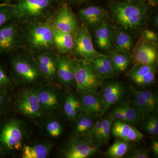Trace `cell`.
<instances>
[{
    "label": "cell",
    "instance_id": "ee69618b",
    "mask_svg": "<svg viewBox=\"0 0 158 158\" xmlns=\"http://www.w3.org/2000/svg\"><path fill=\"white\" fill-rule=\"evenodd\" d=\"M18 0H0V3H11L16 2Z\"/></svg>",
    "mask_w": 158,
    "mask_h": 158
},
{
    "label": "cell",
    "instance_id": "60d3db41",
    "mask_svg": "<svg viewBox=\"0 0 158 158\" xmlns=\"http://www.w3.org/2000/svg\"><path fill=\"white\" fill-rule=\"evenodd\" d=\"M69 2L72 4H76V5H80L87 2L90 0H67Z\"/></svg>",
    "mask_w": 158,
    "mask_h": 158
},
{
    "label": "cell",
    "instance_id": "52a82bcc",
    "mask_svg": "<svg viewBox=\"0 0 158 158\" xmlns=\"http://www.w3.org/2000/svg\"><path fill=\"white\" fill-rule=\"evenodd\" d=\"M73 50L78 56L87 61L104 55L94 48L88 27L84 23L79 28L76 34Z\"/></svg>",
    "mask_w": 158,
    "mask_h": 158
},
{
    "label": "cell",
    "instance_id": "277c9868",
    "mask_svg": "<svg viewBox=\"0 0 158 158\" xmlns=\"http://www.w3.org/2000/svg\"><path fill=\"white\" fill-rule=\"evenodd\" d=\"M25 34L27 45L33 50L48 51L54 46L53 29L50 22L30 21Z\"/></svg>",
    "mask_w": 158,
    "mask_h": 158
},
{
    "label": "cell",
    "instance_id": "1f68e13d",
    "mask_svg": "<svg viewBox=\"0 0 158 158\" xmlns=\"http://www.w3.org/2000/svg\"><path fill=\"white\" fill-rule=\"evenodd\" d=\"M102 129L99 141L104 144H107L110 140L112 125L115 120L111 116H108L102 118Z\"/></svg>",
    "mask_w": 158,
    "mask_h": 158
},
{
    "label": "cell",
    "instance_id": "5bb4252c",
    "mask_svg": "<svg viewBox=\"0 0 158 158\" xmlns=\"http://www.w3.org/2000/svg\"><path fill=\"white\" fill-rule=\"evenodd\" d=\"M111 132L113 136L127 142H138L144 135L135 127L126 122L115 120L112 125Z\"/></svg>",
    "mask_w": 158,
    "mask_h": 158
},
{
    "label": "cell",
    "instance_id": "d590c367",
    "mask_svg": "<svg viewBox=\"0 0 158 158\" xmlns=\"http://www.w3.org/2000/svg\"><path fill=\"white\" fill-rule=\"evenodd\" d=\"M141 38L148 42L156 43L158 41V35L154 31L146 29L143 31Z\"/></svg>",
    "mask_w": 158,
    "mask_h": 158
},
{
    "label": "cell",
    "instance_id": "d4e9b609",
    "mask_svg": "<svg viewBox=\"0 0 158 158\" xmlns=\"http://www.w3.org/2000/svg\"><path fill=\"white\" fill-rule=\"evenodd\" d=\"M50 152L49 148L43 144L25 146L23 148V158H45Z\"/></svg>",
    "mask_w": 158,
    "mask_h": 158
},
{
    "label": "cell",
    "instance_id": "7c38bea8",
    "mask_svg": "<svg viewBox=\"0 0 158 158\" xmlns=\"http://www.w3.org/2000/svg\"><path fill=\"white\" fill-rule=\"evenodd\" d=\"M23 135L19 123L12 120L5 125L0 133V141L9 148H19L21 145Z\"/></svg>",
    "mask_w": 158,
    "mask_h": 158
},
{
    "label": "cell",
    "instance_id": "4fadbf2b",
    "mask_svg": "<svg viewBox=\"0 0 158 158\" xmlns=\"http://www.w3.org/2000/svg\"><path fill=\"white\" fill-rule=\"evenodd\" d=\"M124 94V87L119 82H110L103 86L101 96L103 107V115L111 107L121 102Z\"/></svg>",
    "mask_w": 158,
    "mask_h": 158
},
{
    "label": "cell",
    "instance_id": "e0dca14e",
    "mask_svg": "<svg viewBox=\"0 0 158 158\" xmlns=\"http://www.w3.org/2000/svg\"><path fill=\"white\" fill-rule=\"evenodd\" d=\"M107 12L102 7L98 6H88L80 9L78 16L86 26L96 27L106 21Z\"/></svg>",
    "mask_w": 158,
    "mask_h": 158
},
{
    "label": "cell",
    "instance_id": "f546056e",
    "mask_svg": "<svg viewBox=\"0 0 158 158\" xmlns=\"http://www.w3.org/2000/svg\"><path fill=\"white\" fill-rule=\"evenodd\" d=\"M115 70L118 72H123L128 68L131 62L129 55L113 51L110 56Z\"/></svg>",
    "mask_w": 158,
    "mask_h": 158
},
{
    "label": "cell",
    "instance_id": "74e56055",
    "mask_svg": "<svg viewBox=\"0 0 158 158\" xmlns=\"http://www.w3.org/2000/svg\"><path fill=\"white\" fill-rule=\"evenodd\" d=\"M149 122L151 125L156 135H158V117L156 115L149 116L146 119Z\"/></svg>",
    "mask_w": 158,
    "mask_h": 158
},
{
    "label": "cell",
    "instance_id": "8992f818",
    "mask_svg": "<svg viewBox=\"0 0 158 158\" xmlns=\"http://www.w3.org/2000/svg\"><path fill=\"white\" fill-rule=\"evenodd\" d=\"M85 136L71 141L64 152L66 158H86L96 154L99 150L101 142Z\"/></svg>",
    "mask_w": 158,
    "mask_h": 158
},
{
    "label": "cell",
    "instance_id": "484cf974",
    "mask_svg": "<svg viewBox=\"0 0 158 158\" xmlns=\"http://www.w3.org/2000/svg\"><path fill=\"white\" fill-rule=\"evenodd\" d=\"M75 132L78 135H85L93 127L95 123L94 119L85 113H80L76 117Z\"/></svg>",
    "mask_w": 158,
    "mask_h": 158
},
{
    "label": "cell",
    "instance_id": "9a60e30c",
    "mask_svg": "<svg viewBox=\"0 0 158 158\" xmlns=\"http://www.w3.org/2000/svg\"><path fill=\"white\" fill-rule=\"evenodd\" d=\"M80 101L82 113L94 119L103 116L102 100L97 93L82 94Z\"/></svg>",
    "mask_w": 158,
    "mask_h": 158
},
{
    "label": "cell",
    "instance_id": "44dd1931",
    "mask_svg": "<svg viewBox=\"0 0 158 158\" xmlns=\"http://www.w3.org/2000/svg\"><path fill=\"white\" fill-rule=\"evenodd\" d=\"M56 75L60 82L66 85L74 83L71 59L64 56H57Z\"/></svg>",
    "mask_w": 158,
    "mask_h": 158
},
{
    "label": "cell",
    "instance_id": "e575fe53",
    "mask_svg": "<svg viewBox=\"0 0 158 158\" xmlns=\"http://www.w3.org/2000/svg\"><path fill=\"white\" fill-rule=\"evenodd\" d=\"M129 158H149L150 156L146 150L142 148H138L132 150L127 155Z\"/></svg>",
    "mask_w": 158,
    "mask_h": 158
},
{
    "label": "cell",
    "instance_id": "8fae6325",
    "mask_svg": "<svg viewBox=\"0 0 158 158\" xmlns=\"http://www.w3.org/2000/svg\"><path fill=\"white\" fill-rule=\"evenodd\" d=\"M19 40L18 26L13 21L0 28V52L9 53L14 50Z\"/></svg>",
    "mask_w": 158,
    "mask_h": 158
},
{
    "label": "cell",
    "instance_id": "ba28073f",
    "mask_svg": "<svg viewBox=\"0 0 158 158\" xmlns=\"http://www.w3.org/2000/svg\"><path fill=\"white\" fill-rule=\"evenodd\" d=\"M51 23L54 30L74 37L79 29L76 17L67 4H63L59 8Z\"/></svg>",
    "mask_w": 158,
    "mask_h": 158
},
{
    "label": "cell",
    "instance_id": "603a6c76",
    "mask_svg": "<svg viewBox=\"0 0 158 158\" xmlns=\"http://www.w3.org/2000/svg\"><path fill=\"white\" fill-rule=\"evenodd\" d=\"M113 44L115 51L129 55L134 47V40L127 31L117 28L113 32Z\"/></svg>",
    "mask_w": 158,
    "mask_h": 158
},
{
    "label": "cell",
    "instance_id": "9c48e42d",
    "mask_svg": "<svg viewBox=\"0 0 158 158\" xmlns=\"http://www.w3.org/2000/svg\"><path fill=\"white\" fill-rule=\"evenodd\" d=\"M132 56L135 64L155 66L158 62V49L156 43L141 38L133 47Z\"/></svg>",
    "mask_w": 158,
    "mask_h": 158
},
{
    "label": "cell",
    "instance_id": "7bdbcfd3",
    "mask_svg": "<svg viewBox=\"0 0 158 158\" xmlns=\"http://www.w3.org/2000/svg\"><path fill=\"white\" fill-rule=\"evenodd\" d=\"M147 2L149 6H156L157 5L158 0H147Z\"/></svg>",
    "mask_w": 158,
    "mask_h": 158
},
{
    "label": "cell",
    "instance_id": "7a4b0ae2",
    "mask_svg": "<svg viewBox=\"0 0 158 158\" xmlns=\"http://www.w3.org/2000/svg\"><path fill=\"white\" fill-rule=\"evenodd\" d=\"M74 83L79 92L97 93L102 86V79L98 74L92 65L85 60H72Z\"/></svg>",
    "mask_w": 158,
    "mask_h": 158
},
{
    "label": "cell",
    "instance_id": "3957f363",
    "mask_svg": "<svg viewBox=\"0 0 158 158\" xmlns=\"http://www.w3.org/2000/svg\"><path fill=\"white\" fill-rule=\"evenodd\" d=\"M58 0H18L11 3H3L12 10L15 19L36 20L47 14L54 8Z\"/></svg>",
    "mask_w": 158,
    "mask_h": 158
},
{
    "label": "cell",
    "instance_id": "bcb514c9",
    "mask_svg": "<svg viewBox=\"0 0 158 158\" xmlns=\"http://www.w3.org/2000/svg\"><path fill=\"white\" fill-rule=\"evenodd\" d=\"M3 101V96L0 94V105H1V104L2 103Z\"/></svg>",
    "mask_w": 158,
    "mask_h": 158
},
{
    "label": "cell",
    "instance_id": "836d02e7",
    "mask_svg": "<svg viewBox=\"0 0 158 158\" xmlns=\"http://www.w3.org/2000/svg\"><path fill=\"white\" fill-rule=\"evenodd\" d=\"M46 129L50 135L54 138H57L61 135L63 130L60 123L56 120L49 122L47 125Z\"/></svg>",
    "mask_w": 158,
    "mask_h": 158
},
{
    "label": "cell",
    "instance_id": "d6986e66",
    "mask_svg": "<svg viewBox=\"0 0 158 158\" xmlns=\"http://www.w3.org/2000/svg\"><path fill=\"white\" fill-rule=\"evenodd\" d=\"M17 108L19 112L27 116H37L41 114V106L37 93L34 91L24 93L19 100Z\"/></svg>",
    "mask_w": 158,
    "mask_h": 158
},
{
    "label": "cell",
    "instance_id": "f6af8a7d",
    "mask_svg": "<svg viewBox=\"0 0 158 158\" xmlns=\"http://www.w3.org/2000/svg\"><path fill=\"white\" fill-rule=\"evenodd\" d=\"M158 15L156 16L154 18V22L155 24L156 25V26H158Z\"/></svg>",
    "mask_w": 158,
    "mask_h": 158
},
{
    "label": "cell",
    "instance_id": "30bf717a",
    "mask_svg": "<svg viewBox=\"0 0 158 158\" xmlns=\"http://www.w3.org/2000/svg\"><path fill=\"white\" fill-rule=\"evenodd\" d=\"M12 65L15 74L25 81H34L40 75L36 62L28 57L17 56L12 59Z\"/></svg>",
    "mask_w": 158,
    "mask_h": 158
},
{
    "label": "cell",
    "instance_id": "2e32d148",
    "mask_svg": "<svg viewBox=\"0 0 158 158\" xmlns=\"http://www.w3.org/2000/svg\"><path fill=\"white\" fill-rule=\"evenodd\" d=\"M131 81L138 86L152 84L156 80L155 66L135 64L129 74Z\"/></svg>",
    "mask_w": 158,
    "mask_h": 158
},
{
    "label": "cell",
    "instance_id": "b9f144b4",
    "mask_svg": "<svg viewBox=\"0 0 158 158\" xmlns=\"http://www.w3.org/2000/svg\"><path fill=\"white\" fill-rule=\"evenodd\" d=\"M122 2L131 3H147V0H118Z\"/></svg>",
    "mask_w": 158,
    "mask_h": 158
},
{
    "label": "cell",
    "instance_id": "4316f807",
    "mask_svg": "<svg viewBox=\"0 0 158 158\" xmlns=\"http://www.w3.org/2000/svg\"><path fill=\"white\" fill-rule=\"evenodd\" d=\"M64 111L67 118L70 119L75 118L81 112L80 100L73 94H69L65 98Z\"/></svg>",
    "mask_w": 158,
    "mask_h": 158
},
{
    "label": "cell",
    "instance_id": "cb8c5ba5",
    "mask_svg": "<svg viewBox=\"0 0 158 158\" xmlns=\"http://www.w3.org/2000/svg\"><path fill=\"white\" fill-rule=\"evenodd\" d=\"M54 46L62 54H67L73 50L75 37L68 33L54 30Z\"/></svg>",
    "mask_w": 158,
    "mask_h": 158
},
{
    "label": "cell",
    "instance_id": "ffe728a7",
    "mask_svg": "<svg viewBox=\"0 0 158 158\" xmlns=\"http://www.w3.org/2000/svg\"><path fill=\"white\" fill-rule=\"evenodd\" d=\"M114 30L107 21L97 26L94 32L95 44L99 48L111 52L113 48Z\"/></svg>",
    "mask_w": 158,
    "mask_h": 158
},
{
    "label": "cell",
    "instance_id": "7402d4cb",
    "mask_svg": "<svg viewBox=\"0 0 158 158\" xmlns=\"http://www.w3.org/2000/svg\"><path fill=\"white\" fill-rule=\"evenodd\" d=\"M102 79L110 78L117 74L110 56L103 55L88 61Z\"/></svg>",
    "mask_w": 158,
    "mask_h": 158
},
{
    "label": "cell",
    "instance_id": "6da1fadb",
    "mask_svg": "<svg viewBox=\"0 0 158 158\" xmlns=\"http://www.w3.org/2000/svg\"><path fill=\"white\" fill-rule=\"evenodd\" d=\"M108 6L116 23L128 33L142 28L150 6L147 3H131L118 0H110Z\"/></svg>",
    "mask_w": 158,
    "mask_h": 158
},
{
    "label": "cell",
    "instance_id": "4dcf8cb0",
    "mask_svg": "<svg viewBox=\"0 0 158 158\" xmlns=\"http://www.w3.org/2000/svg\"><path fill=\"white\" fill-rule=\"evenodd\" d=\"M41 107L52 109L56 107L58 105V98L56 94L48 90H42L37 93Z\"/></svg>",
    "mask_w": 158,
    "mask_h": 158
},
{
    "label": "cell",
    "instance_id": "5b68a950",
    "mask_svg": "<svg viewBox=\"0 0 158 158\" xmlns=\"http://www.w3.org/2000/svg\"><path fill=\"white\" fill-rule=\"evenodd\" d=\"M131 104L145 121L149 116L156 115L158 112V99L154 92L149 90L133 89Z\"/></svg>",
    "mask_w": 158,
    "mask_h": 158
},
{
    "label": "cell",
    "instance_id": "8d00e7d4",
    "mask_svg": "<svg viewBox=\"0 0 158 158\" xmlns=\"http://www.w3.org/2000/svg\"><path fill=\"white\" fill-rule=\"evenodd\" d=\"M109 116H111L115 120H121V121L127 122L124 114H123L118 106L113 109Z\"/></svg>",
    "mask_w": 158,
    "mask_h": 158
},
{
    "label": "cell",
    "instance_id": "83f0119b",
    "mask_svg": "<svg viewBox=\"0 0 158 158\" xmlns=\"http://www.w3.org/2000/svg\"><path fill=\"white\" fill-rule=\"evenodd\" d=\"M130 147L129 142L118 138L105 152V156L110 158H121L126 154Z\"/></svg>",
    "mask_w": 158,
    "mask_h": 158
},
{
    "label": "cell",
    "instance_id": "ac0fdd59",
    "mask_svg": "<svg viewBox=\"0 0 158 158\" xmlns=\"http://www.w3.org/2000/svg\"><path fill=\"white\" fill-rule=\"evenodd\" d=\"M40 75L51 81L56 76V71L57 57L48 51L40 52L35 60Z\"/></svg>",
    "mask_w": 158,
    "mask_h": 158
},
{
    "label": "cell",
    "instance_id": "f35d334b",
    "mask_svg": "<svg viewBox=\"0 0 158 158\" xmlns=\"http://www.w3.org/2000/svg\"><path fill=\"white\" fill-rule=\"evenodd\" d=\"M9 79L6 72L2 69L0 68V86L8 85Z\"/></svg>",
    "mask_w": 158,
    "mask_h": 158
},
{
    "label": "cell",
    "instance_id": "d6a6232c",
    "mask_svg": "<svg viewBox=\"0 0 158 158\" xmlns=\"http://www.w3.org/2000/svg\"><path fill=\"white\" fill-rule=\"evenodd\" d=\"M14 19L11 9L5 4L0 3V28Z\"/></svg>",
    "mask_w": 158,
    "mask_h": 158
},
{
    "label": "cell",
    "instance_id": "ab89813d",
    "mask_svg": "<svg viewBox=\"0 0 158 158\" xmlns=\"http://www.w3.org/2000/svg\"><path fill=\"white\" fill-rule=\"evenodd\" d=\"M152 149L155 156L157 157L158 156V142L157 140H154L152 144Z\"/></svg>",
    "mask_w": 158,
    "mask_h": 158
},
{
    "label": "cell",
    "instance_id": "f1b7e54d",
    "mask_svg": "<svg viewBox=\"0 0 158 158\" xmlns=\"http://www.w3.org/2000/svg\"><path fill=\"white\" fill-rule=\"evenodd\" d=\"M118 106L124 114L128 123L134 125L141 124L142 118L138 111L131 103L123 102Z\"/></svg>",
    "mask_w": 158,
    "mask_h": 158
}]
</instances>
